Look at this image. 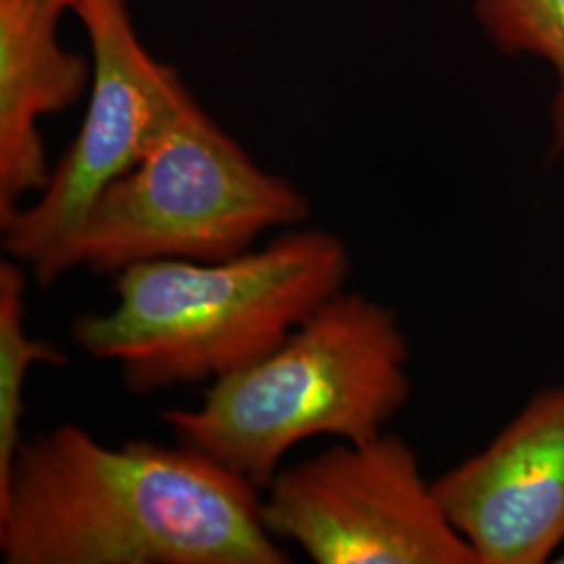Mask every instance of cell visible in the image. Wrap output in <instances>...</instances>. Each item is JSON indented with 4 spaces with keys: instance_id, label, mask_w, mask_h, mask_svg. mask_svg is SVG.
Here are the masks:
<instances>
[{
    "instance_id": "cell-1",
    "label": "cell",
    "mask_w": 564,
    "mask_h": 564,
    "mask_svg": "<svg viewBox=\"0 0 564 564\" xmlns=\"http://www.w3.org/2000/svg\"><path fill=\"white\" fill-rule=\"evenodd\" d=\"M7 564H284L262 491L186 445H105L76 424L25 440L0 487Z\"/></svg>"
},
{
    "instance_id": "cell-2",
    "label": "cell",
    "mask_w": 564,
    "mask_h": 564,
    "mask_svg": "<svg viewBox=\"0 0 564 564\" xmlns=\"http://www.w3.org/2000/svg\"><path fill=\"white\" fill-rule=\"evenodd\" d=\"M351 274L347 245L321 228H289L260 249L216 262L158 260L116 274V305L72 324L95 360L149 395L218 381L263 358Z\"/></svg>"
},
{
    "instance_id": "cell-3",
    "label": "cell",
    "mask_w": 564,
    "mask_h": 564,
    "mask_svg": "<svg viewBox=\"0 0 564 564\" xmlns=\"http://www.w3.org/2000/svg\"><path fill=\"white\" fill-rule=\"evenodd\" d=\"M408 362L398 314L343 289L263 358L209 384L195 408L162 419L178 444L263 491L297 445L383 435L410 400Z\"/></svg>"
},
{
    "instance_id": "cell-4",
    "label": "cell",
    "mask_w": 564,
    "mask_h": 564,
    "mask_svg": "<svg viewBox=\"0 0 564 564\" xmlns=\"http://www.w3.org/2000/svg\"><path fill=\"white\" fill-rule=\"evenodd\" d=\"M310 212L293 182L260 167L193 99L144 160L102 191L34 281L46 289L80 268L116 276L158 260L237 258Z\"/></svg>"
},
{
    "instance_id": "cell-5",
    "label": "cell",
    "mask_w": 564,
    "mask_h": 564,
    "mask_svg": "<svg viewBox=\"0 0 564 564\" xmlns=\"http://www.w3.org/2000/svg\"><path fill=\"white\" fill-rule=\"evenodd\" d=\"M262 521L316 564H479L412 445L387 431L279 470L262 491Z\"/></svg>"
},
{
    "instance_id": "cell-6",
    "label": "cell",
    "mask_w": 564,
    "mask_h": 564,
    "mask_svg": "<svg viewBox=\"0 0 564 564\" xmlns=\"http://www.w3.org/2000/svg\"><path fill=\"white\" fill-rule=\"evenodd\" d=\"M93 51V90L41 197L0 216L4 253L36 276L102 191L132 172L195 97L134 30L128 0H78Z\"/></svg>"
},
{
    "instance_id": "cell-7",
    "label": "cell",
    "mask_w": 564,
    "mask_h": 564,
    "mask_svg": "<svg viewBox=\"0 0 564 564\" xmlns=\"http://www.w3.org/2000/svg\"><path fill=\"white\" fill-rule=\"evenodd\" d=\"M433 489L477 563H550L564 544V384L535 393Z\"/></svg>"
},
{
    "instance_id": "cell-8",
    "label": "cell",
    "mask_w": 564,
    "mask_h": 564,
    "mask_svg": "<svg viewBox=\"0 0 564 564\" xmlns=\"http://www.w3.org/2000/svg\"><path fill=\"white\" fill-rule=\"evenodd\" d=\"M57 0H0V216L51 178L39 121L78 101L93 63L59 42Z\"/></svg>"
},
{
    "instance_id": "cell-9",
    "label": "cell",
    "mask_w": 564,
    "mask_h": 564,
    "mask_svg": "<svg viewBox=\"0 0 564 564\" xmlns=\"http://www.w3.org/2000/svg\"><path fill=\"white\" fill-rule=\"evenodd\" d=\"M28 268L9 258L0 262V487L9 481L25 440V383L34 364L59 366L65 356L48 341L28 333Z\"/></svg>"
},
{
    "instance_id": "cell-10",
    "label": "cell",
    "mask_w": 564,
    "mask_h": 564,
    "mask_svg": "<svg viewBox=\"0 0 564 564\" xmlns=\"http://www.w3.org/2000/svg\"><path fill=\"white\" fill-rule=\"evenodd\" d=\"M477 20L506 53H529L554 67V151H564V0H477Z\"/></svg>"
},
{
    "instance_id": "cell-11",
    "label": "cell",
    "mask_w": 564,
    "mask_h": 564,
    "mask_svg": "<svg viewBox=\"0 0 564 564\" xmlns=\"http://www.w3.org/2000/svg\"><path fill=\"white\" fill-rule=\"evenodd\" d=\"M57 2H59V4H63L65 9H72V11H74V7L78 4V0H57Z\"/></svg>"
},
{
    "instance_id": "cell-12",
    "label": "cell",
    "mask_w": 564,
    "mask_h": 564,
    "mask_svg": "<svg viewBox=\"0 0 564 564\" xmlns=\"http://www.w3.org/2000/svg\"><path fill=\"white\" fill-rule=\"evenodd\" d=\"M556 563H564V552L561 554V558H556Z\"/></svg>"
}]
</instances>
